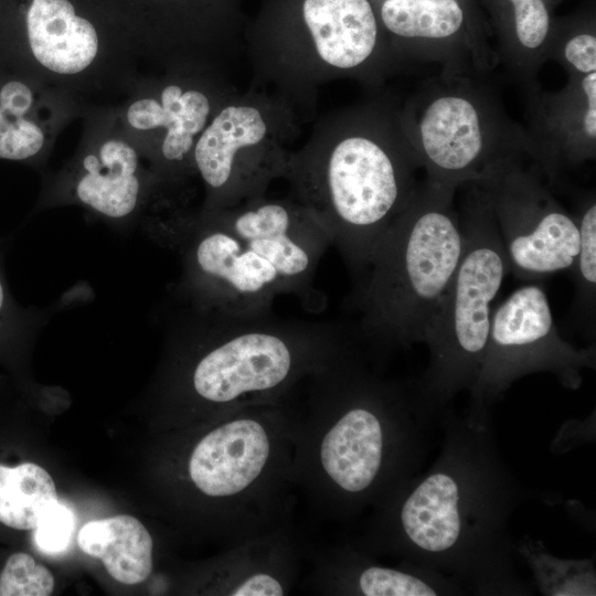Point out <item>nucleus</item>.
Instances as JSON below:
<instances>
[{
    "label": "nucleus",
    "instance_id": "f257e3e1",
    "mask_svg": "<svg viewBox=\"0 0 596 596\" xmlns=\"http://www.w3.org/2000/svg\"><path fill=\"white\" fill-rule=\"evenodd\" d=\"M441 446L432 466L371 510L354 543L437 571L467 594L528 596L533 588L514 567L509 521L529 489L502 459L492 416H439Z\"/></svg>",
    "mask_w": 596,
    "mask_h": 596
},
{
    "label": "nucleus",
    "instance_id": "f03ea898",
    "mask_svg": "<svg viewBox=\"0 0 596 596\" xmlns=\"http://www.w3.org/2000/svg\"><path fill=\"white\" fill-rule=\"evenodd\" d=\"M306 382L294 473L316 508L351 520L421 472L439 421L411 381L383 377L352 343Z\"/></svg>",
    "mask_w": 596,
    "mask_h": 596
},
{
    "label": "nucleus",
    "instance_id": "7ed1b4c3",
    "mask_svg": "<svg viewBox=\"0 0 596 596\" xmlns=\"http://www.w3.org/2000/svg\"><path fill=\"white\" fill-rule=\"evenodd\" d=\"M330 238L307 211L267 202L227 212L184 215L169 247L180 256L173 297L205 308L254 316L277 295L316 309L312 281Z\"/></svg>",
    "mask_w": 596,
    "mask_h": 596
},
{
    "label": "nucleus",
    "instance_id": "20e7f679",
    "mask_svg": "<svg viewBox=\"0 0 596 596\" xmlns=\"http://www.w3.org/2000/svg\"><path fill=\"white\" fill-rule=\"evenodd\" d=\"M167 320L177 390L215 418L289 397L353 342L330 323L242 316L171 295Z\"/></svg>",
    "mask_w": 596,
    "mask_h": 596
},
{
    "label": "nucleus",
    "instance_id": "39448f33",
    "mask_svg": "<svg viewBox=\"0 0 596 596\" xmlns=\"http://www.w3.org/2000/svg\"><path fill=\"white\" fill-rule=\"evenodd\" d=\"M406 206L376 245L352 296L360 334L376 350L423 342L464 248L461 224L444 202Z\"/></svg>",
    "mask_w": 596,
    "mask_h": 596
},
{
    "label": "nucleus",
    "instance_id": "423d86ee",
    "mask_svg": "<svg viewBox=\"0 0 596 596\" xmlns=\"http://www.w3.org/2000/svg\"><path fill=\"white\" fill-rule=\"evenodd\" d=\"M142 58L130 26L105 25L74 0H0V62L86 106L121 98Z\"/></svg>",
    "mask_w": 596,
    "mask_h": 596
},
{
    "label": "nucleus",
    "instance_id": "0eeeda50",
    "mask_svg": "<svg viewBox=\"0 0 596 596\" xmlns=\"http://www.w3.org/2000/svg\"><path fill=\"white\" fill-rule=\"evenodd\" d=\"M461 228L460 262L424 331L428 364L418 379L411 381L421 404L437 418L459 393L469 392L478 377L494 310L492 302L509 274L492 214L475 212Z\"/></svg>",
    "mask_w": 596,
    "mask_h": 596
},
{
    "label": "nucleus",
    "instance_id": "6e6552de",
    "mask_svg": "<svg viewBox=\"0 0 596 596\" xmlns=\"http://www.w3.org/2000/svg\"><path fill=\"white\" fill-rule=\"evenodd\" d=\"M75 153L45 174L34 212L76 205L121 230H143L166 206L150 168L114 104L87 105Z\"/></svg>",
    "mask_w": 596,
    "mask_h": 596
},
{
    "label": "nucleus",
    "instance_id": "1a4fd4ad",
    "mask_svg": "<svg viewBox=\"0 0 596 596\" xmlns=\"http://www.w3.org/2000/svg\"><path fill=\"white\" fill-rule=\"evenodd\" d=\"M306 209L324 228L356 283L372 254L404 211V184L391 156L363 137L340 141L320 170Z\"/></svg>",
    "mask_w": 596,
    "mask_h": 596
},
{
    "label": "nucleus",
    "instance_id": "9d476101",
    "mask_svg": "<svg viewBox=\"0 0 596 596\" xmlns=\"http://www.w3.org/2000/svg\"><path fill=\"white\" fill-rule=\"evenodd\" d=\"M595 368V343L577 348L563 339L544 288L528 284L493 310L483 362L465 413L490 416L492 405L528 374L550 373L563 387L577 390L583 371Z\"/></svg>",
    "mask_w": 596,
    "mask_h": 596
},
{
    "label": "nucleus",
    "instance_id": "9b49d317",
    "mask_svg": "<svg viewBox=\"0 0 596 596\" xmlns=\"http://www.w3.org/2000/svg\"><path fill=\"white\" fill-rule=\"evenodd\" d=\"M192 84L140 74L115 103L124 129L146 159L164 201L166 190L195 170V138L211 114L210 97Z\"/></svg>",
    "mask_w": 596,
    "mask_h": 596
},
{
    "label": "nucleus",
    "instance_id": "f8f14e48",
    "mask_svg": "<svg viewBox=\"0 0 596 596\" xmlns=\"http://www.w3.org/2000/svg\"><path fill=\"white\" fill-rule=\"evenodd\" d=\"M86 105L0 62V159L43 169L62 130Z\"/></svg>",
    "mask_w": 596,
    "mask_h": 596
},
{
    "label": "nucleus",
    "instance_id": "ddd939ff",
    "mask_svg": "<svg viewBox=\"0 0 596 596\" xmlns=\"http://www.w3.org/2000/svg\"><path fill=\"white\" fill-rule=\"evenodd\" d=\"M508 192L500 196L494 221L509 274L536 280L570 270L579 244L576 220L555 206H540L536 195Z\"/></svg>",
    "mask_w": 596,
    "mask_h": 596
},
{
    "label": "nucleus",
    "instance_id": "4468645a",
    "mask_svg": "<svg viewBox=\"0 0 596 596\" xmlns=\"http://www.w3.org/2000/svg\"><path fill=\"white\" fill-rule=\"evenodd\" d=\"M308 584L315 592L345 596H458L455 579L406 561L389 565L354 543L319 556Z\"/></svg>",
    "mask_w": 596,
    "mask_h": 596
},
{
    "label": "nucleus",
    "instance_id": "2eb2a0df",
    "mask_svg": "<svg viewBox=\"0 0 596 596\" xmlns=\"http://www.w3.org/2000/svg\"><path fill=\"white\" fill-rule=\"evenodd\" d=\"M265 134L260 113L249 106H227L204 128L193 151L207 191L202 211L223 209L232 195L237 151L259 143Z\"/></svg>",
    "mask_w": 596,
    "mask_h": 596
},
{
    "label": "nucleus",
    "instance_id": "dca6fc26",
    "mask_svg": "<svg viewBox=\"0 0 596 596\" xmlns=\"http://www.w3.org/2000/svg\"><path fill=\"white\" fill-rule=\"evenodd\" d=\"M302 15L318 54L332 66L354 67L375 46L377 25L368 0H305Z\"/></svg>",
    "mask_w": 596,
    "mask_h": 596
},
{
    "label": "nucleus",
    "instance_id": "f3484780",
    "mask_svg": "<svg viewBox=\"0 0 596 596\" xmlns=\"http://www.w3.org/2000/svg\"><path fill=\"white\" fill-rule=\"evenodd\" d=\"M421 135L426 159L440 175L459 178L469 173L482 150L477 110L461 97L434 100L424 113Z\"/></svg>",
    "mask_w": 596,
    "mask_h": 596
},
{
    "label": "nucleus",
    "instance_id": "a211bd4d",
    "mask_svg": "<svg viewBox=\"0 0 596 596\" xmlns=\"http://www.w3.org/2000/svg\"><path fill=\"white\" fill-rule=\"evenodd\" d=\"M77 544L85 554L102 560L108 574L119 583L139 584L152 572L153 540L132 515L87 522L78 531Z\"/></svg>",
    "mask_w": 596,
    "mask_h": 596
},
{
    "label": "nucleus",
    "instance_id": "6ab92c4d",
    "mask_svg": "<svg viewBox=\"0 0 596 596\" xmlns=\"http://www.w3.org/2000/svg\"><path fill=\"white\" fill-rule=\"evenodd\" d=\"M51 475L34 462L0 465V522L15 530H34L55 502Z\"/></svg>",
    "mask_w": 596,
    "mask_h": 596
},
{
    "label": "nucleus",
    "instance_id": "aec40b11",
    "mask_svg": "<svg viewBox=\"0 0 596 596\" xmlns=\"http://www.w3.org/2000/svg\"><path fill=\"white\" fill-rule=\"evenodd\" d=\"M515 553L533 573L545 596H595L594 558H563L552 554L541 540L524 535L515 541Z\"/></svg>",
    "mask_w": 596,
    "mask_h": 596
},
{
    "label": "nucleus",
    "instance_id": "412c9836",
    "mask_svg": "<svg viewBox=\"0 0 596 596\" xmlns=\"http://www.w3.org/2000/svg\"><path fill=\"white\" fill-rule=\"evenodd\" d=\"M381 17L391 32L404 38H447L464 21L456 0H385Z\"/></svg>",
    "mask_w": 596,
    "mask_h": 596
},
{
    "label": "nucleus",
    "instance_id": "4be33fe9",
    "mask_svg": "<svg viewBox=\"0 0 596 596\" xmlns=\"http://www.w3.org/2000/svg\"><path fill=\"white\" fill-rule=\"evenodd\" d=\"M579 244L570 272L574 280V299L568 319L588 339L595 338L596 319V205L590 203L576 220Z\"/></svg>",
    "mask_w": 596,
    "mask_h": 596
},
{
    "label": "nucleus",
    "instance_id": "5701e85b",
    "mask_svg": "<svg viewBox=\"0 0 596 596\" xmlns=\"http://www.w3.org/2000/svg\"><path fill=\"white\" fill-rule=\"evenodd\" d=\"M77 291L67 292L58 301L43 309L20 306L8 286L3 254L0 251V348L31 338L45 327L53 316L82 298Z\"/></svg>",
    "mask_w": 596,
    "mask_h": 596
},
{
    "label": "nucleus",
    "instance_id": "b1692460",
    "mask_svg": "<svg viewBox=\"0 0 596 596\" xmlns=\"http://www.w3.org/2000/svg\"><path fill=\"white\" fill-rule=\"evenodd\" d=\"M54 584L50 570L24 552L10 555L0 572V596H49Z\"/></svg>",
    "mask_w": 596,
    "mask_h": 596
},
{
    "label": "nucleus",
    "instance_id": "393cba45",
    "mask_svg": "<svg viewBox=\"0 0 596 596\" xmlns=\"http://www.w3.org/2000/svg\"><path fill=\"white\" fill-rule=\"evenodd\" d=\"M75 518L68 507L55 502L42 515L34 531L38 547L45 553L64 551L72 539Z\"/></svg>",
    "mask_w": 596,
    "mask_h": 596
},
{
    "label": "nucleus",
    "instance_id": "a878e982",
    "mask_svg": "<svg viewBox=\"0 0 596 596\" xmlns=\"http://www.w3.org/2000/svg\"><path fill=\"white\" fill-rule=\"evenodd\" d=\"M513 4L515 32L528 49L539 47L545 40L550 18L543 0H510Z\"/></svg>",
    "mask_w": 596,
    "mask_h": 596
},
{
    "label": "nucleus",
    "instance_id": "bb28decb",
    "mask_svg": "<svg viewBox=\"0 0 596 596\" xmlns=\"http://www.w3.org/2000/svg\"><path fill=\"white\" fill-rule=\"evenodd\" d=\"M566 60L579 72L592 73L596 70V38L579 34L571 39L565 46Z\"/></svg>",
    "mask_w": 596,
    "mask_h": 596
},
{
    "label": "nucleus",
    "instance_id": "cd10ccee",
    "mask_svg": "<svg viewBox=\"0 0 596 596\" xmlns=\"http://www.w3.org/2000/svg\"><path fill=\"white\" fill-rule=\"evenodd\" d=\"M582 87L587 97V111L584 119V128L590 138L596 136V73H588L583 82Z\"/></svg>",
    "mask_w": 596,
    "mask_h": 596
}]
</instances>
